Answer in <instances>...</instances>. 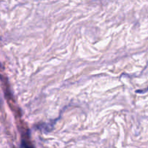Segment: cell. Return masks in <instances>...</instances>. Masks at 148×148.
Masks as SVG:
<instances>
[{"mask_svg": "<svg viewBox=\"0 0 148 148\" xmlns=\"http://www.w3.org/2000/svg\"><path fill=\"white\" fill-rule=\"evenodd\" d=\"M148 90V88H147V90Z\"/></svg>", "mask_w": 148, "mask_h": 148, "instance_id": "1", "label": "cell"}]
</instances>
